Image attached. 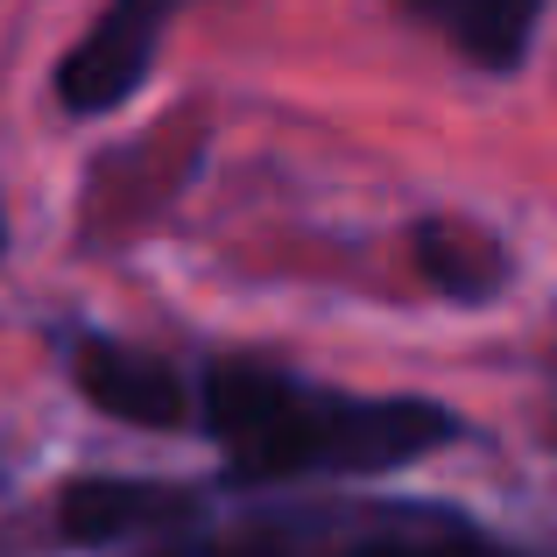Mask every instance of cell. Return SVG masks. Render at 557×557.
Returning <instances> with one entry per match:
<instances>
[{
    "label": "cell",
    "instance_id": "277c9868",
    "mask_svg": "<svg viewBox=\"0 0 557 557\" xmlns=\"http://www.w3.org/2000/svg\"><path fill=\"white\" fill-rule=\"evenodd\" d=\"M190 502L156 480H78L64 494V536L71 544H127L141 530H163V522H184Z\"/></svg>",
    "mask_w": 557,
    "mask_h": 557
},
{
    "label": "cell",
    "instance_id": "ba28073f",
    "mask_svg": "<svg viewBox=\"0 0 557 557\" xmlns=\"http://www.w3.org/2000/svg\"><path fill=\"white\" fill-rule=\"evenodd\" d=\"M226 557H289V544H275V536H247V544H233Z\"/></svg>",
    "mask_w": 557,
    "mask_h": 557
},
{
    "label": "cell",
    "instance_id": "7a4b0ae2",
    "mask_svg": "<svg viewBox=\"0 0 557 557\" xmlns=\"http://www.w3.org/2000/svg\"><path fill=\"white\" fill-rule=\"evenodd\" d=\"M184 0H113L107 14L92 22V36L64 57L57 71V92H64L71 113H107L121 99H135V85L149 78L156 64V42H163L170 14Z\"/></svg>",
    "mask_w": 557,
    "mask_h": 557
},
{
    "label": "cell",
    "instance_id": "5b68a950",
    "mask_svg": "<svg viewBox=\"0 0 557 557\" xmlns=\"http://www.w3.org/2000/svg\"><path fill=\"white\" fill-rule=\"evenodd\" d=\"M403 8L417 14V22H431L459 57H473V64H487V71H508L530 50L544 0H403Z\"/></svg>",
    "mask_w": 557,
    "mask_h": 557
},
{
    "label": "cell",
    "instance_id": "52a82bcc",
    "mask_svg": "<svg viewBox=\"0 0 557 557\" xmlns=\"http://www.w3.org/2000/svg\"><path fill=\"white\" fill-rule=\"evenodd\" d=\"M360 557H473V550H437V544H381V550H360Z\"/></svg>",
    "mask_w": 557,
    "mask_h": 557
},
{
    "label": "cell",
    "instance_id": "3957f363",
    "mask_svg": "<svg viewBox=\"0 0 557 557\" xmlns=\"http://www.w3.org/2000/svg\"><path fill=\"white\" fill-rule=\"evenodd\" d=\"M78 388H85L92 409H107V417H121V423H149V431H163V423L184 417V381L156 354H135V346H107V339L85 346Z\"/></svg>",
    "mask_w": 557,
    "mask_h": 557
},
{
    "label": "cell",
    "instance_id": "6da1fadb",
    "mask_svg": "<svg viewBox=\"0 0 557 557\" xmlns=\"http://www.w3.org/2000/svg\"><path fill=\"white\" fill-rule=\"evenodd\" d=\"M205 423L226 445L240 480H304V473H395L451 437L437 403H354L311 395L289 374L255 360H219L205 381Z\"/></svg>",
    "mask_w": 557,
    "mask_h": 557
},
{
    "label": "cell",
    "instance_id": "8992f818",
    "mask_svg": "<svg viewBox=\"0 0 557 557\" xmlns=\"http://www.w3.org/2000/svg\"><path fill=\"white\" fill-rule=\"evenodd\" d=\"M417 255H423V275L459 304H480L502 283V255H494V240H480L473 226H423Z\"/></svg>",
    "mask_w": 557,
    "mask_h": 557
}]
</instances>
